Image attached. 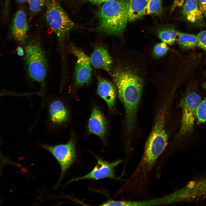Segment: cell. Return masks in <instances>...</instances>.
<instances>
[{
	"label": "cell",
	"mask_w": 206,
	"mask_h": 206,
	"mask_svg": "<svg viewBox=\"0 0 206 206\" xmlns=\"http://www.w3.org/2000/svg\"><path fill=\"white\" fill-rule=\"evenodd\" d=\"M201 102L197 93L193 92L187 95L181 101L182 117L180 132L182 134L191 132L193 129L196 110Z\"/></svg>",
	"instance_id": "obj_7"
},
{
	"label": "cell",
	"mask_w": 206,
	"mask_h": 206,
	"mask_svg": "<svg viewBox=\"0 0 206 206\" xmlns=\"http://www.w3.org/2000/svg\"><path fill=\"white\" fill-rule=\"evenodd\" d=\"M182 7V13L187 21L199 27L204 26V16L199 7L197 0H186Z\"/></svg>",
	"instance_id": "obj_10"
},
{
	"label": "cell",
	"mask_w": 206,
	"mask_h": 206,
	"mask_svg": "<svg viewBox=\"0 0 206 206\" xmlns=\"http://www.w3.org/2000/svg\"><path fill=\"white\" fill-rule=\"evenodd\" d=\"M48 112L49 119L53 124H62L68 119V111L60 100H55L51 101L49 106Z\"/></svg>",
	"instance_id": "obj_14"
},
{
	"label": "cell",
	"mask_w": 206,
	"mask_h": 206,
	"mask_svg": "<svg viewBox=\"0 0 206 206\" xmlns=\"http://www.w3.org/2000/svg\"><path fill=\"white\" fill-rule=\"evenodd\" d=\"M17 55L19 56H22L24 54V51L22 48L21 47H18L17 49Z\"/></svg>",
	"instance_id": "obj_27"
},
{
	"label": "cell",
	"mask_w": 206,
	"mask_h": 206,
	"mask_svg": "<svg viewBox=\"0 0 206 206\" xmlns=\"http://www.w3.org/2000/svg\"><path fill=\"white\" fill-rule=\"evenodd\" d=\"M25 60L27 73L33 81L43 87L47 71L45 53L39 41L34 39L30 41L25 48Z\"/></svg>",
	"instance_id": "obj_4"
},
{
	"label": "cell",
	"mask_w": 206,
	"mask_h": 206,
	"mask_svg": "<svg viewBox=\"0 0 206 206\" xmlns=\"http://www.w3.org/2000/svg\"><path fill=\"white\" fill-rule=\"evenodd\" d=\"M45 5L46 21L62 43L66 34L74 27V25L58 0H46Z\"/></svg>",
	"instance_id": "obj_5"
},
{
	"label": "cell",
	"mask_w": 206,
	"mask_h": 206,
	"mask_svg": "<svg viewBox=\"0 0 206 206\" xmlns=\"http://www.w3.org/2000/svg\"><path fill=\"white\" fill-rule=\"evenodd\" d=\"M106 126L105 118L100 110L96 107L93 108L88 121L89 132L103 138L106 133Z\"/></svg>",
	"instance_id": "obj_13"
},
{
	"label": "cell",
	"mask_w": 206,
	"mask_h": 206,
	"mask_svg": "<svg viewBox=\"0 0 206 206\" xmlns=\"http://www.w3.org/2000/svg\"><path fill=\"white\" fill-rule=\"evenodd\" d=\"M28 0H16V1L19 3H23L27 1Z\"/></svg>",
	"instance_id": "obj_28"
},
{
	"label": "cell",
	"mask_w": 206,
	"mask_h": 206,
	"mask_svg": "<svg viewBox=\"0 0 206 206\" xmlns=\"http://www.w3.org/2000/svg\"><path fill=\"white\" fill-rule=\"evenodd\" d=\"M98 31L119 35L128 21V0H111L104 3L98 13Z\"/></svg>",
	"instance_id": "obj_3"
},
{
	"label": "cell",
	"mask_w": 206,
	"mask_h": 206,
	"mask_svg": "<svg viewBox=\"0 0 206 206\" xmlns=\"http://www.w3.org/2000/svg\"><path fill=\"white\" fill-rule=\"evenodd\" d=\"M178 32L174 28L167 27L161 29L159 31L158 36L163 42L172 45L176 40Z\"/></svg>",
	"instance_id": "obj_18"
},
{
	"label": "cell",
	"mask_w": 206,
	"mask_h": 206,
	"mask_svg": "<svg viewBox=\"0 0 206 206\" xmlns=\"http://www.w3.org/2000/svg\"><path fill=\"white\" fill-rule=\"evenodd\" d=\"M198 46L206 52V30L199 33L197 35Z\"/></svg>",
	"instance_id": "obj_23"
},
{
	"label": "cell",
	"mask_w": 206,
	"mask_h": 206,
	"mask_svg": "<svg viewBox=\"0 0 206 206\" xmlns=\"http://www.w3.org/2000/svg\"><path fill=\"white\" fill-rule=\"evenodd\" d=\"M199 7L204 17H206V0H197Z\"/></svg>",
	"instance_id": "obj_24"
},
{
	"label": "cell",
	"mask_w": 206,
	"mask_h": 206,
	"mask_svg": "<svg viewBox=\"0 0 206 206\" xmlns=\"http://www.w3.org/2000/svg\"><path fill=\"white\" fill-rule=\"evenodd\" d=\"M28 29L26 17L22 10L16 13L13 20L11 28L12 35L17 41L23 43L26 39Z\"/></svg>",
	"instance_id": "obj_11"
},
{
	"label": "cell",
	"mask_w": 206,
	"mask_h": 206,
	"mask_svg": "<svg viewBox=\"0 0 206 206\" xmlns=\"http://www.w3.org/2000/svg\"><path fill=\"white\" fill-rule=\"evenodd\" d=\"M9 0H5V6L7 8L8 5Z\"/></svg>",
	"instance_id": "obj_29"
},
{
	"label": "cell",
	"mask_w": 206,
	"mask_h": 206,
	"mask_svg": "<svg viewBox=\"0 0 206 206\" xmlns=\"http://www.w3.org/2000/svg\"><path fill=\"white\" fill-rule=\"evenodd\" d=\"M147 0H128V21H133L142 18Z\"/></svg>",
	"instance_id": "obj_16"
},
{
	"label": "cell",
	"mask_w": 206,
	"mask_h": 206,
	"mask_svg": "<svg viewBox=\"0 0 206 206\" xmlns=\"http://www.w3.org/2000/svg\"><path fill=\"white\" fill-rule=\"evenodd\" d=\"M42 147L49 152L59 163L61 169V180L76 160V155L74 142L71 140L65 144L54 146L43 145Z\"/></svg>",
	"instance_id": "obj_6"
},
{
	"label": "cell",
	"mask_w": 206,
	"mask_h": 206,
	"mask_svg": "<svg viewBox=\"0 0 206 206\" xmlns=\"http://www.w3.org/2000/svg\"><path fill=\"white\" fill-rule=\"evenodd\" d=\"M162 108L158 113L146 141L142 159L135 172L145 174L151 170L167 144L168 135L165 128V113Z\"/></svg>",
	"instance_id": "obj_2"
},
{
	"label": "cell",
	"mask_w": 206,
	"mask_h": 206,
	"mask_svg": "<svg viewBox=\"0 0 206 206\" xmlns=\"http://www.w3.org/2000/svg\"><path fill=\"white\" fill-rule=\"evenodd\" d=\"M71 50L77 59L75 70V84L78 87L82 86L88 83L91 78L90 58L76 47H72Z\"/></svg>",
	"instance_id": "obj_8"
},
{
	"label": "cell",
	"mask_w": 206,
	"mask_h": 206,
	"mask_svg": "<svg viewBox=\"0 0 206 206\" xmlns=\"http://www.w3.org/2000/svg\"><path fill=\"white\" fill-rule=\"evenodd\" d=\"M96 158L97 163L91 171L84 176L71 180L69 183L86 179L98 180L106 178L115 179L114 168L122 162V160L109 163L99 158Z\"/></svg>",
	"instance_id": "obj_9"
},
{
	"label": "cell",
	"mask_w": 206,
	"mask_h": 206,
	"mask_svg": "<svg viewBox=\"0 0 206 206\" xmlns=\"http://www.w3.org/2000/svg\"><path fill=\"white\" fill-rule=\"evenodd\" d=\"M162 11V0H147L145 15H159Z\"/></svg>",
	"instance_id": "obj_19"
},
{
	"label": "cell",
	"mask_w": 206,
	"mask_h": 206,
	"mask_svg": "<svg viewBox=\"0 0 206 206\" xmlns=\"http://www.w3.org/2000/svg\"><path fill=\"white\" fill-rule=\"evenodd\" d=\"M178 43L182 49H189L198 46L197 36L178 31Z\"/></svg>",
	"instance_id": "obj_17"
},
{
	"label": "cell",
	"mask_w": 206,
	"mask_h": 206,
	"mask_svg": "<svg viewBox=\"0 0 206 206\" xmlns=\"http://www.w3.org/2000/svg\"><path fill=\"white\" fill-rule=\"evenodd\" d=\"M203 87L206 90V81L204 84ZM195 116L200 122L206 121V98L201 102L197 107L195 112Z\"/></svg>",
	"instance_id": "obj_20"
},
{
	"label": "cell",
	"mask_w": 206,
	"mask_h": 206,
	"mask_svg": "<svg viewBox=\"0 0 206 206\" xmlns=\"http://www.w3.org/2000/svg\"><path fill=\"white\" fill-rule=\"evenodd\" d=\"M90 60L92 65L94 68L107 72L110 71L112 59L107 49L104 47L100 46L95 48Z\"/></svg>",
	"instance_id": "obj_12"
},
{
	"label": "cell",
	"mask_w": 206,
	"mask_h": 206,
	"mask_svg": "<svg viewBox=\"0 0 206 206\" xmlns=\"http://www.w3.org/2000/svg\"><path fill=\"white\" fill-rule=\"evenodd\" d=\"M98 92L100 97L107 104L110 109L114 106L116 97V91L112 84L102 78H98Z\"/></svg>",
	"instance_id": "obj_15"
},
{
	"label": "cell",
	"mask_w": 206,
	"mask_h": 206,
	"mask_svg": "<svg viewBox=\"0 0 206 206\" xmlns=\"http://www.w3.org/2000/svg\"><path fill=\"white\" fill-rule=\"evenodd\" d=\"M113 78L117 88L118 97L124 107L126 127L130 131L136 121L142 90V81L132 72L123 70L115 72Z\"/></svg>",
	"instance_id": "obj_1"
},
{
	"label": "cell",
	"mask_w": 206,
	"mask_h": 206,
	"mask_svg": "<svg viewBox=\"0 0 206 206\" xmlns=\"http://www.w3.org/2000/svg\"><path fill=\"white\" fill-rule=\"evenodd\" d=\"M185 0H173L171 9V12H172L176 8L182 6Z\"/></svg>",
	"instance_id": "obj_25"
},
{
	"label": "cell",
	"mask_w": 206,
	"mask_h": 206,
	"mask_svg": "<svg viewBox=\"0 0 206 206\" xmlns=\"http://www.w3.org/2000/svg\"><path fill=\"white\" fill-rule=\"evenodd\" d=\"M46 0H28L30 10L34 13L39 11L45 4Z\"/></svg>",
	"instance_id": "obj_21"
},
{
	"label": "cell",
	"mask_w": 206,
	"mask_h": 206,
	"mask_svg": "<svg viewBox=\"0 0 206 206\" xmlns=\"http://www.w3.org/2000/svg\"><path fill=\"white\" fill-rule=\"evenodd\" d=\"M93 3L99 4L111 0H87Z\"/></svg>",
	"instance_id": "obj_26"
},
{
	"label": "cell",
	"mask_w": 206,
	"mask_h": 206,
	"mask_svg": "<svg viewBox=\"0 0 206 206\" xmlns=\"http://www.w3.org/2000/svg\"><path fill=\"white\" fill-rule=\"evenodd\" d=\"M168 49L166 43L163 42L157 44L155 46L153 49V53L157 56H161L166 54Z\"/></svg>",
	"instance_id": "obj_22"
}]
</instances>
